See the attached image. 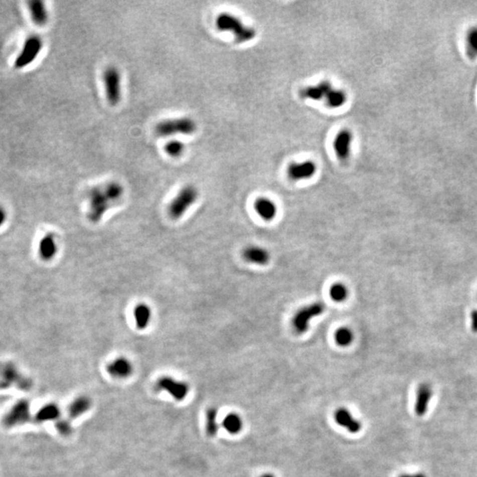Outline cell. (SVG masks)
Wrapping results in <instances>:
<instances>
[{
    "mask_svg": "<svg viewBox=\"0 0 477 477\" xmlns=\"http://www.w3.org/2000/svg\"><path fill=\"white\" fill-rule=\"evenodd\" d=\"M334 339L339 346L348 347L354 341V333L348 327H341L335 332Z\"/></svg>",
    "mask_w": 477,
    "mask_h": 477,
    "instance_id": "obj_28",
    "label": "cell"
},
{
    "mask_svg": "<svg viewBox=\"0 0 477 477\" xmlns=\"http://www.w3.org/2000/svg\"><path fill=\"white\" fill-rule=\"evenodd\" d=\"M316 172V166L312 161H304L302 163L292 164L288 167L289 177L293 181L306 180L312 177Z\"/></svg>",
    "mask_w": 477,
    "mask_h": 477,
    "instance_id": "obj_15",
    "label": "cell"
},
{
    "mask_svg": "<svg viewBox=\"0 0 477 477\" xmlns=\"http://www.w3.org/2000/svg\"><path fill=\"white\" fill-rule=\"evenodd\" d=\"M256 213L259 215L261 218L265 221H271L277 215V206L272 201L261 197L255 201L254 204Z\"/></svg>",
    "mask_w": 477,
    "mask_h": 477,
    "instance_id": "obj_20",
    "label": "cell"
},
{
    "mask_svg": "<svg viewBox=\"0 0 477 477\" xmlns=\"http://www.w3.org/2000/svg\"><path fill=\"white\" fill-rule=\"evenodd\" d=\"M165 151L171 157H180L185 150V145L179 140H171L164 147Z\"/></svg>",
    "mask_w": 477,
    "mask_h": 477,
    "instance_id": "obj_30",
    "label": "cell"
},
{
    "mask_svg": "<svg viewBox=\"0 0 477 477\" xmlns=\"http://www.w3.org/2000/svg\"><path fill=\"white\" fill-rule=\"evenodd\" d=\"M471 327L473 332H477V309L471 313Z\"/></svg>",
    "mask_w": 477,
    "mask_h": 477,
    "instance_id": "obj_32",
    "label": "cell"
},
{
    "mask_svg": "<svg viewBox=\"0 0 477 477\" xmlns=\"http://www.w3.org/2000/svg\"><path fill=\"white\" fill-rule=\"evenodd\" d=\"M326 306L322 302H313L301 307L293 314L292 327L296 334H304L309 329V325L314 318L317 317L325 312Z\"/></svg>",
    "mask_w": 477,
    "mask_h": 477,
    "instance_id": "obj_5",
    "label": "cell"
},
{
    "mask_svg": "<svg viewBox=\"0 0 477 477\" xmlns=\"http://www.w3.org/2000/svg\"><path fill=\"white\" fill-rule=\"evenodd\" d=\"M466 52L471 59L477 58V26L472 27L466 35Z\"/></svg>",
    "mask_w": 477,
    "mask_h": 477,
    "instance_id": "obj_26",
    "label": "cell"
},
{
    "mask_svg": "<svg viewBox=\"0 0 477 477\" xmlns=\"http://www.w3.org/2000/svg\"><path fill=\"white\" fill-rule=\"evenodd\" d=\"M333 89L332 84L328 82H322L318 83L317 85L310 86L301 91V95L303 97L309 98L312 100H322L326 98L327 94Z\"/></svg>",
    "mask_w": 477,
    "mask_h": 477,
    "instance_id": "obj_21",
    "label": "cell"
},
{
    "mask_svg": "<svg viewBox=\"0 0 477 477\" xmlns=\"http://www.w3.org/2000/svg\"><path fill=\"white\" fill-rule=\"evenodd\" d=\"M216 26L220 31L231 32L240 43L251 41L255 37V31L253 28L246 26L240 19L228 13H222L218 15L216 20Z\"/></svg>",
    "mask_w": 477,
    "mask_h": 477,
    "instance_id": "obj_2",
    "label": "cell"
},
{
    "mask_svg": "<svg viewBox=\"0 0 477 477\" xmlns=\"http://www.w3.org/2000/svg\"><path fill=\"white\" fill-rule=\"evenodd\" d=\"M92 401L87 396H80L71 402L68 407V414L71 418H77L80 415L85 414L91 407Z\"/></svg>",
    "mask_w": 477,
    "mask_h": 477,
    "instance_id": "obj_22",
    "label": "cell"
},
{
    "mask_svg": "<svg viewBox=\"0 0 477 477\" xmlns=\"http://www.w3.org/2000/svg\"><path fill=\"white\" fill-rule=\"evenodd\" d=\"M103 81L108 103L111 106H117L122 97L120 72L113 66L108 67L103 74Z\"/></svg>",
    "mask_w": 477,
    "mask_h": 477,
    "instance_id": "obj_6",
    "label": "cell"
},
{
    "mask_svg": "<svg viewBox=\"0 0 477 477\" xmlns=\"http://www.w3.org/2000/svg\"><path fill=\"white\" fill-rule=\"evenodd\" d=\"M6 219H7L6 211H5L4 208L0 206V227L6 222Z\"/></svg>",
    "mask_w": 477,
    "mask_h": 477,
    "instance_id": "obj_33",
    "label": "cell"
},
{
    "mask_svg": "<svg viewBox=\"0 0 477 477\" xmlns=\"http://www.w3.org/2000/svg\"><path fill=\"white\" fill-rule=\"evenodd\" d=\"M353 134L349 130H342L337 134L333 141V148L336 155L341 160H347L351 153Z\"/></svg>",
    "mask_w": 477,
    "mask_h": 477,
    "instance_id": "obj_12",
    "label": "cell"
},
{
    "mask_svg": "<svg viewBox=\"0 0 477 477\" xmlns=\"http://www.w3.org/2000/svg\"><path fill=\"white\" fill-rule=\"evenodd\" d=\"M30 419V403L27 400H20L12 407L3 419V424L8 428L22 425Z\"/></svg>",
    "mask_w": 477,
    "mask_h": 477,
    "instance_id": "obj_10",
    "label": "cell"
},
{
    "mask_svg": "<svg viewBox=\"0 0 477 477\" xmlns=\"http://www.w3.org/2000/svg\"><path fill=\"white\" fill-rule=\"evenodd\" d=\"M106 371L111 377L115 378H126L133 374V363L125 356H119L108 363Z\"/></svg>",
    "mask_w": 477,
    "mask_h": 477,
    "instance_id": "obj_11",
    "label": "cell"
},
{
    "mask_svg": "<svg viewBox=\"0 0 477 477\" xmlns=\"http://www.w3.org/2000/svg\"><path fill=\"white\" fill-rule=\"evenodd\" d=\"M38 251L42 259L45 261H50L55 257L58 252V245L53 233H48L42 238Z\"/></svg>",
    "mask_w": 477,
    "mask_h": 477,
    "instance_id": "obj_19",
    "label": "cell"
},
{
    "mask_svg": "<svg viewBox=\"0 0 477 477\" xmlns=\"http://www.w3.org/2000/svg\"><path fill=\"white\" fill-rule=\"evenodd\" d=\"M242 257L248 263L256 265H266L270 262V255L266 248L251 245L243 249Z\"/></svg>",
    "mask_w": 477,
    "mask_h": 477,
    "instance_id": "obj_13",
    "label": "cell"
},
{
    "mask_svg": "<svg viewBox=\"0 0 477 477\" xmlns=\"http://www.w3.org/2000/svg\"><path fill=\"white\" fill-rule=\"evenodd\" d=\"M124 188L118 182H106L90 189L88 192L87 218L94 224L100 222L108 210L122 198Z\"/></svg>",
    "mask_w": 477,
    "mask_h": 477,
    "instance_id": "obj_1",
    "label": "cell"
},
{
    "mask_svg": "<svg viewBox=\"0 0 477 477\" xmlns=\"http://www.w3.org/2000/svg\"><path fill=\"white\" fill-rule=\"evenodd\" d=\"M206 432L208 436H214L217 435L219 425L218 423V409L216 407H210L206 411Z\"/></svg>",
    "mask_w": 477,
    "mask_h": 477,
    "instance_id": "obj_24",
    "label": "cell"
},
{
    "mask_svg": "<svg viewBox=\"0 0 477 477\" xmlns=\"http://www.w3.org/2000/svg\"><path fill=\"white\" fill-rule=\"evenodd\" d=\"M155 388L170 394L174 400L182 401L188 396L189 385L184 381H180L172 377H161L155 383Z\"/></svg>",
    "mask_w": 477,
    "mask_h": 477,
    "instance_id": "obj_8",
    "label": "cell"
},
{
    "mask_svg": "<svg viewBox=\"0 0 477 477\" xmlns=\"http://www.w3.org/2000/svg\"><path fill=\"white\" fill-rule=\"evenodd\" d=\"M348 287L343 283H335L330 289V296L334 301L342 302L348 299Z\"/></svg>",
    "mask_w": 477,
    "mask_h": 477,
    "instance_id": "obj_29",
    "label": "cell"
},
{
    "mask_svg": "<svg viewBox=\"0 0 477 477\" xmlns=\"http://www.w3.org/2000/svg\"><path fill=\"white\" fill-rule=\"evenodd\" d=\"M326 103L330 107L339 108L347 102V95L341 89H332L326 97Z\"/></svg>",
    "mask_w": 477,
    "mask_h": 477,
    "instance_id": "obj_25",
    "label": "cell"
},
{
    "mask_svg": "<svg viewBox=\"0 0 477 477\" xmlns=\"http://www.w3.org/2000/svg\"><path fill=\"white\" fill-rule=\"evenodd\" d=\"M262 477H275V476H274V475H272V474H270V473H268V474H264V475H263V476Z\"/></svg>",
    "mask_w": 477,
    "mask_h": 477,
    "instance_id": "obj_35",
    "label": "cell"
},
{
    "mask_svg": "<svg viewBox=\"0 0 477 477\" xmlns=\"http://www.w3.org/2000/svg\"><path fill=\"white\" fill-rule=\"evenodd\" d=\"M151 308L147 303L140 302L133 308V319L135 326L137 329L140 331L148 328V325L151 321Z\"/></svg>",
    "mask_w": 477,
    "mask_h": 477,
    "instance_id": "obj_17",
    "label": "cell"
},
{
    "mask_svg": "<svg viewBox=\"0 0 477 477\" xmlns=\"http://www.w3.org/2000/svg\"><path fill=\"white\" fill-rule=\"evenodd\" d=\"M223 427L230 434H237L242 429V421L238 414H227L223 421Z\"/></svg>",
    "mask_w": 477,
    "mask_h": 477,
    "instance_id": "obj_27",
    "label": "cell"
},
{
    "mask_svg": "<svg viewBox=\"0 0 477 477\" xmlns=\"http://www.w3.org/2000/svg\"><path fill=\"white\" fill-rule=\"evenodd\" d=\"M197 125L193 118L189 117L168 118L157 123L155 126V133L159 137H170L176 134L191 135L196 133Z\"/></svg>",
    "mask_w": 477,
    "mask_h": 477,
    "instance_id": "obj_4",
    "label": "cell"
},
{
    "mask_svg": "<svg viewBox=\"0 0 477 477\" xmlns=\"http://www.w3.org/2000/svg\"><path fill=\"white\" fill-rule=\"evenodd\" d=\"M30 16L35 24L45 26L48 23L49 13L45 3L40 0H33L29 2Z\"/></svg>",
    "mask_w": 477,
    "mask_h": 477,
    "instance_id": "obj_16",
    "label": "cell"
},
{
    "mask_svg": "<svg viewBox=\"0 0 477 477\" xmlns=\"http://www.w3.org/2000/svg\"><path fill=\"white\" fill-rule=\"evenodd\" d=\"M334 417L338 424L343 426L349 432H359L362 428L361 422L353 417L351 413L346 408H340L336 411Z\"/></svg>",
    "mask_w": 477,
    "mask_h": 477,
    "instance_id": "obj_18",
    "label": "cell"
},
{
    "mask_svg": "<svg viewBox=\"0 0 477 477\" xmlns=\"http://www.w3.org/2000/svg\"><path fill=\"white\" fill-rule=\"evenodd\" d=\"M56 428L58 429V431L63 436H69L73 431L70 422L67 421V420L59 421L56 423Z\"/></svg>",
    "mask_w": 477,
    "mask_h": 477,
    "instance_id": "obj_31",
    "label": "cell"
},
{
    "mask_svg": "<svg viewBox=\"0 0 477 477\" xmlns=\"http://www.w3.org/2000/svg\"><path fill=\"white\" fill-rule=\"evenodd\" d=\"M199 197L198 189L194 185H186L180 189L168 206V214L174 220L182 218Z\"/></svg>",
    "mask_w": 477,
    "mask_h": 477,
    "instance_id": "obj_3",
    "label": "cell"
},
{
    "mask_svg": "<svg viewBox=\"0 0 477 477\" xmlns=\"http://www.w3.org/2000/svg\"><path fill=\"white\" fill-rule=\"evenodd\" d=\"M13 385H19L23 390L30 388L31 382L23 378L16 367L11 363L0 365V388H8Z\"/></svg>",
    "mask_w": 477,
    "mask_h": 477,
    "instance_id": "obj_9",
    "label": "cell"
},
{
    "mask_svg": "<svg viewBox=\"0 0 477 477\" xmlns=\"http://www.w3.org/2000/svg\"><path fill=\"white\" fill-rule=\"evenodd\" d=\"M432 387L429 384L422 383L419 385L416 392V400L414 405L415 414L418 416H423L429 408V402L432 398Z\"/></svg>",
    "mask_w": 477,
    "mask_h": 477,
    "instance_id": "obj_14",
    "label": "cell"
},
{
    "mask_svg": "<svg viewBox=\"0 0 477 477\" xmlns=\"http://www.w3.org/2000/svg\"><path fill=\"white\" fill-rule=\"evenodd\" d=\"M44 46V42L41 37L37 35H33L28 37L26 41L24 42L22 52H20L18 57L15 61V67L17 69H22L28 67L29 65L36 60L37 56L41 52Z\"/></svg>",
    "mask_w": 477,
    "mask_h": 477,
    "instance_id": "obj_7",
    "label": "cell"
},
{
    "mask_svg": "<svg viewBox=\"0 0 477 477\" xmlns=\"http://www.w3.org/2000/svg\"><path fill=\"white\" fill-rule=\"evenodd\" d=\"M400 477H426L423 473H413V474H403Z\"/></svg>",
    "mask_w": 477,
    "mask_h": 477,
    "instance_id": "obj_34",
    "label": "cell"
},
{
    "mask_svg": "<svg viewBox=\"0 0 477 477\" xmlns=\"http://www.w3.org/2000/svg\"><path fill=\"white\" fill-rule=\"evenodd\" d=\"M59 415L60 410L56 404H47L37 412L36 420L38 422H49L59 418Z\"/></svg>",
    "mask_w": 477,
    "mask_h": 477,
    "instance_id": "obj_23",
    "label": "cell"
}]
</instances>
